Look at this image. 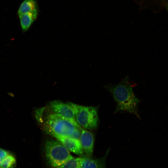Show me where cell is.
I'll return each instance as SVG.
<instances>
[{
    "label": "cell",
    "mask_w": 168,
    "mask_h": 168,
    "mask_svg": "<svg viewBox=\"0 0 168 168\" xmlns=\"http://www.w3.org/2000/svg\"><path fill=\"white\" fill-rule=\"evenodd\" d=\"M36 118L44 129L53 136H69L77 128L81 127L60 115L46 112L43 108L36 111Z\"/></svg>",
    "instance_id": "cell-1"
},
{
    "label": "cell",
    "mask_w": 168,
    "mask_h": 168,
    "mask_svg": "<svg viewBox=\"0 0 168 168\" xmlns=\"http://www.w3.org/2000/svg\"><path fill=\"white\" fill-rule=\"evenodd\" d=\"M106 88L117 103L116 112L126 111L139 118L138 113L139 100L133 92L128 76L119 83L109 84L106 86Z\"/></svg>",
    "instance_id": "cell-2"
},
{
    "label": "cell",
    "mask_w": 168,
    "mask_h": 168,
    "mask_svg": "<svg viewBox=\"0 0 168 168\" xmlns=\"http://www.w3.org/2000/svg\"><path fill=\"white\" fill-rule=\"evenodd\" d=\"M44 147L47 161L54 168L74 158L70 151L58 140H48L45 142Z\"/></svg>",
    "instance_id": "cell-3"
},
{
    "label": "cell",
    "mask_w": 168,
    "mask_h": 168,
    "mask_svg": "<svg viewBox=\"0 0 168 168\" xmlns=\"http://www.w3.org/2000/svg\"><path fill=\"white\" fill-rule=\"evenodd\" d=\"M75 120L77 123L84 129H95L97 126L98 121L97 108L78 105Z\"/></svg>",
    "instance_id": "cell-4"
},
{
    "label": "cell",
    "mask_w": 168,
    "mask_h": 168,
    "mask_svg": "<svg viewBox=\"0 0 168 168\" xmlns=\"http://www.w3.org/2000/svg\"><path fill=\"white\" fill-rule=\"evenodd\" d=\"M78 106V105L72 102L54 100L49 103L47 108L49 111L62 116L78 124L75 120Z\"/></svg>",
    "instance_id": "cell-5"
},
{
    "label": "cell",
    "mask_w": 168,
    "mask_h": 168,
    "mask_svg": "<svg viewBox=\"0 0 168 168\" xmlns=\"http://www.w3.org/2000/svg\"><path fill=\"white\" fill-rule=\"evenodd\" d=\"M80 141L86 156L92 158L94 145L93 134L87 130L82 128Z\"/></svg>",
    "instance_id": "cell-6"
},
{
    "label": "cell",
    "mask_w": 168,
    "mask_h": 168,
    "mask_svg": "<svg viewBox=\"0 0 168 168\" xmlns=\"http://www.w3.org/2000/svg\"><path fill=\"white\" fill-rule=\"evenodd\" d=\"M53 137L63 145L69 151L81 155L83 150L79 140L72 138L69 136L54 135Z\"/></svg>",
    "instance_id": "cell-7"
},
{
    "label": "cell",
    "mask_w": 168,
    "mask_h": 168,
    "mask_svg": "<svg viewBox=\"0 0 168 168\" xmlns=\"http://www.w3.org/2000/svg\"><path fill=\"white\" fill-rule=\"evenodd\" d=\"M108 152L104 156L97 159L82 157L80 168H106V160Z\"/></svg>",
    "instance_id": "cell-8"
},
{
    "label": "cell",
    "mask_w": 168,
    "mask_h": 168,
    "mask_svg": "<svg viewBox=\"0 0 168 168\" xmlns=\"http://www.w3.org/2000/svg\"><path fill=\"white\" fill-rule=\"evenodd\" d=\"M16 163V157L13 154L0 148V168H14Z\"/></svg>",
    "instance_id": "cell-9"
},
{
    "label": "cell",
    "mask_w": 168,
    "mask_h": 168,
    "mask_svg": "<svg viewBox=\"0 0 168 168\" xmlns=\"http://www.w3.org/2000/svg\"><path fill=\"white\" fill-rule=\"evenodd\" d=\"M38 12H28L19 15L20 24L23 32L27 31L36 19Z\"/></svg>",
    "instance_id": "cell-10"
},
{
    "label": "cell",
    "mask_w": 168,
    "mask_h": 168,
    "mask_svg": "<svg viewBox=\"0 0 168 168\" xmlns=\"http://www.w3.org/2000/svg\"><path fill=\"white\" fill-rule=\"evenodd\" d=\"M39 8L37 0H24L19 6L18 15L31 12H39Z\"/></svg>",
    "instance_id": "cell-11"
},
{
    "label": "cell",
    "mask_w": 168,
    "mask_h": 168,
    "mask_svg": "<svg viewBox=\"0 0 168 168\" xmlns=\"http://www.w3.org/2000/svg\"><path fill=\"white\" fill-rule=\"evenodd\" d=\"M82 157L73 158L54 168H80Z\"/></svg>",
    "instance_id": "cell-12"
},
{
    "label": "cell",
    "mask_w": 168,
    "mask_h": 168,
    "mask_svg": "<svg viewBox=\"0 0 168 168\" xmlns=\"http://www.w3.org/2000/svg\"><path fill=\"white\" fill-rule=\"evenodd\" d=\"M82 128V127L77 128L69 136L72 138L80 140L81 135V130Z\"/></svg>",
    "instance_id": "cell-13"
}]
</instances>
